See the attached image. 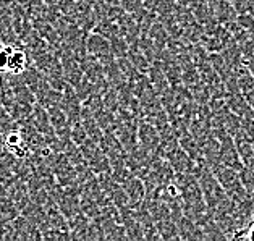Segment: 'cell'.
<instances>
[{
	"mask_svg": "<svg viewBox=\"0 0 254 241\" xmlns=\"http://www.w3.org/2000/svg\"><path fill=\"white\" fill-rule=\"evenodd\" d=\"M138 139H139V146L142 149H146L151 154H156L160 143H162V136H160L159 129L154 126L152 123L146 121V120L139 121Z\"/></svg>",
	"mask_w": 254,
	"mask_h": 241,
	"instance_id": "277c9868",
	"label": "cell"
},
{
	"mask_svg": "<svg viewBox=\"0 0 254 241\" xmlns=\"http://www.w3.org/2000/svg\"><path fill=\"white\" fill-rule=\"evenodd\" d=\"M13 51V47H0V71L8 70V63H10V54Z\"/></svg>",
	"mask_w": 254,
	"mask_h": 241,
	"instance_id": "52a82bcc",
	"label": "cell"
},
{
	"mask_svg": "<svg viewBox=\"0 0 254 241\" xmlns=\"http://www.w3.org/2000/svg\"><path fill=\"white\" fill-rule=\"evenodd\" d=\"M26 66V54L20 49H13L10 54V63H8V70L11 73H21Z\"/></svg>",
	"mask_w": 254,
	"mask_h": 241,
	"instance_id": "8992f818",
	"label": "cell"
},
{
	"mask_svg": "<svg viewBox=\"0 0 254 241\" xmlns=\"http://www.w3.org/2000/svg\"><path fill=\"white\" fill-rule=\"evenodd\" d=\"M160 238L162 240H180V230H178V224L177 220L173 219H164L156 222Z\"/></svg>",
	"mask_w": 254,
	"mask_h": 241,
	"instance_id": "5b68a950",
	"label": "cell"
},
{
	"mask_svg": "<svg viewBox=\"0 0 254 241\" xmlns=\"http://www.w3.org/2000/svg\"><path fill=\"white\" fill-rule=\"evenodd\" d=\"M220 164L227 167H232L235 170H241L245 167V160L241 157L237 144H235L233 136H227V138L220 139V154H219Z\"/></svg>",
	"mask_w": 254,
	"mask_h": 241,
	"instance_id": "3957f363",
	"label": "cell"
},
{
	"mask_svg": "<svg viewBox=\"0 0 254 241\" xmlns=\"http://www.w3.org/2000/svg\"><path fill=\"white\" fill-rule=\"evenodd\" d=\"M194 174H196L197 180H199V183H201V188H202V193H204V199H206L209 212H214L222 202L228 199L227 191L220 184V181L217 180V177L212 172V169H210L209 164L196 165Z\"/></svg>",
	"mask_w": 254,
	"mask_h": 241,
	"instance_id": "6da1fadb",
	"label": "cell"
},
{
	"mask_svg": "<svg viewBox=\"0 0 254 241\" xmlns=\"http://www.w3.org/2000/svg\"><path fill=\"white\" fill-rule=\"evenodd\" d=\"M210 169H212L217 180H219L222 186H224V189L227 191V194L230 199H233L235 202H241L246 199L248 193H246L243 181H241V175L238 170L232 169V167H227L220 162L210 165Z\"/></svg>",
	"mask_w": 254,
	"mask_h": 241,
	"instance_id": "7a4b0ae2",
	"label": "cell"
},
{
	"mask_svg": "<svg viewBox=\"0 0 254 241\" xmlns=\"http://www.w3.org/2000/svg\"><path fill=\"white\" fill-rule=\"evenodd\" d=\"M240 240H251L254 241V220H253V224L250 225V228L243 233V237H241Z\"/></svg>",
	"mask_w": 254,
	"mask_h": 241,
	"instance_id": "ba28073f",
	"label": "cell"
}]
</instances>
